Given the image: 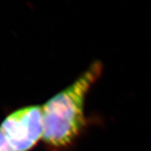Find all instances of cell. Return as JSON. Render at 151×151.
Returning <instances> with one entry per match:
<instances>
[{
    "label": "cell",
    "instance_id": "obj_1",
    "mask_svg": "<svg viewBox=\"0 0 151 151\" xmlns=\"http://www.w3.org/2000/svg\"><path fill=\"white\" fill-rule=\"evenodd\" d=\"M102 64L89 66L70 86L50 98L42 107L44 142L55 150L70 145L85 125L84 103L88 91L100 77Z\"/></svg>",
    "mask_w": 151,
    "mask_h": 151
},
{
    "label": "cell",
    "instance_id": "obj_2",
    "mask_svg": "<svg viewBox=\"0 0 151 151\" xmlns=\"http://www.w3.org/2000/svg\"><path fill=\"white\" fill-rule=\"evenodd\" d=\"M14 151H29L43 137L42 107L29 106L7 116L0 124Z\"/></svg>",
    "mask_w": 151,
    "mask_h": 151
},
{
    "label": "cell",
    "instance_id": "obj_3",
    "mask_svg": "<svg viewBox=\"0 0 151 151\" xmlns=\"http://www.w3.org/2000/svg\"><path fill=\"white\" fill-rule=\"evenodd\" d=\"M0 151H14L10 144L4 134V133L0 130Z\"/></svg>",
    "mask_w": 151,
    "mask_h": 151
}]
</instances>
